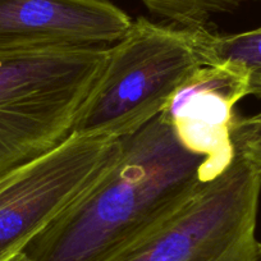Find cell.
Segmentation results:
<instances>
[{
    "label": "cell",
    "instance_id": "1",
    "mask_svg": "<svg viewBox=\"0 0 261 261\" xmlns=\"http://www.w3.org/2000/svg\"><path fill=\"white\" fill-rule=\"evenodd\" d=\"M114 167L26 247L31 261H102L172 214L204 182L162 115L123 137Z\"/></svg>",
    "mask_w": 261,
    "mask_h": 261
},
{
    "label": "cell",
    "instance_id": "2",
    "mask_svg": "<svg viewBox=\"0 0 261 261\" xmlns=\"http://www.w3.org/2000/svg\"><path fill=\"white\" fill-rule=\"evenodd\" d=\"M109 46L0 51V174L73 134Z\"/></svg>",
    "mask_w": 261,
    "mask_h": 261
},
{
    "label": "cell",
    "instance_id": "3",
    "mask_svg": "<svg viewBox=\"0 0 261 261\" xmlns=\"http://www.w3.org/2000/svg\"><path fill=\"white\" fill-rule=\"evenodd\" d=\"M202 65L197 29L139 17L109 46L73 134L114 139L136 134L167 109L180 86Z\"/></svg>",
    "mask_w": 261,
    "mask_h": 261
},
{
    "label": "cell",
    "instance_id": "4",
    "mask_svg": "<svg viewBox=\"0 0 261 261\" xmlns=\"http://www.w3.org/2000/svg\"><path fill=\"white\" fill-rule=\"evenodd\" d=\"M261 174L238 156L165 219L102 261H253Z\"/></svg>",
    "mask_w": 261,
    "mask_h": 261
},
{
    "label": "cell",
    "instance_id": "5",
    "mask_svg": "<svg viewBox=\"0 0 261 261\" xmlns=\"http://www.w3.org/2000/svg\"><path fill=\"white\" fill-rule=\"evenodd\" d=\"M122 140L72 134L36 159L0 174V261L27 246L114 167Z\"/></svg>",
    "mask_w": 261,
    "mask_h": 261
},
{
    "label": "cell",
    "instance_id": "6",
    "mask_svg": "<svg viewBox=\"0 0 261 261\" xmlns=\"http://www.w3.org/2000/svg\"><path fill=\"white\" fill-rule=\"evenodd\" d=\"M247 95L248 77L242 67L233 63L202 65L160 114L178 142L204 159V183L222 175L234 162V107Z\"/></svg>",
    "mask_w": 261,
    "mask_h": 261
},
{
    "label": "cell",
    "instance_id": "7",
    "mask_svg": "<svg viewBox=\"0 0 261 261\" xmlns=\"http://www.w3.org/2000/svg\"><path fill=\"white\" fill-rule=\"evenodd\" d=\"M130 23L109 0H0V51L108 47Z\"/></svg>",
    "mask_w": 261,
    "mask_h": 261
},
{
    "label": "cell",
    "instance_id": "8",
    "mask_svg": "<svg viewBox=\"0 0 261 261\" xmlns=\"http://www.w3.org/2000/svg\"><path fill=\"white\" fill-rule=\"evenodd\" d=\"M197 45L204 65L233 63L242 67L248 77V95L261 99V27L232 35L197 29Z\"/></svg>",
    "mask_w": 261,
    "mask_h": 261
},
{
    "label": "cell",
    "instance_id": "9",
    "mask_svg": "<svg viewBox=\"0 0 261 261\" xmlns=\"http://www.w3.org/2000/svg\"><path fill=\"white\" fill-rule=\"evenodd\" d=\"M151 13L170 23L190 29L207 27L213 17L212 0H141Z\"/></svg>",
    "mask_w": 261,
    "mask_h": 261
},
{
    "label": "cell",
    "instance_id": "10",
    "mask_svg": "<svg viewBox=\"0 0 261 261\" xmlns=\"http://www.w3.org/2000/svg\"><path fill=\"white\" fill-rule=\"evenodd\" d=\"M236 156L261 174V114L237 118L232 128Z\"/></svg>",
    "mask_w": 261,
    "mask_h": 261
},
{
    "label": "cell",
    "instance_id": "11",
    "mask_svg": "<svg viewBox=\"0 0 261 261\" xmlns=\"http://www.w3.org/2000/svg\"><path fill=\"white\" fill-rule=\"evenodd\" d=\"M246 0H212L213 16L222 12H230L240 7ZM261 2V0H260Z\"/></svg>",
    "mask_w": 261,
    "mask_h": 261
},
{
    "label": "cell",
    "instance_id": "12",
    "mask_svg": "<svg viewBox=\"0 0 261 261\" xmlns=\"http://www.w3.org/2000/svg\"><path fill=\"white\" fill-rule=\"evenodd\" d=\"M4 261H31L30 260L29 255L26 253V251H21V252H17L14 255H12L11 257L6 258Z\"/></svg>",
    "mask_w": 261,
    "mask_h": 261
},
{
    "label": "cell",
    "instance_id": "13",
    "mask_svg": "<svg viewBox=\"0 0 261 261\" xmlns=\"http://www.w3.org/2000/svg\"><path fill=\"white\" fill-rule=\"evenodd\" d=\"M253 261H261V243L260 242H258L257 251H256V256H255V260Z\"/></svg>",
    "mask_w": 261,
    "mask_h": 261
},
{
    "label": "cell",
    "instance_id": "14",
    "mask_svg": "<svg viewBox=\"0 0 261 261\" xmlns=\"http://www.w3.org/2000/svg\"><path fill=\"white\" fill-rule=\"evenodd\" d=\"M260 114H261V113H260Z\"/></svg>",
    "mask_w": 261,
    "mask_h": 261
}]
</instances>
